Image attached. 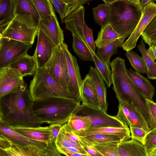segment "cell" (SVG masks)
<instances>
[{"label":"cell","instance_id":"6da1fadb","mask_svg":"<svg viewBox=\"0 0 156 156\" xmlns=\"http://www.w3.org/2000/svg\"><path fill=\"white\" fill-rule=\"evenodd\" d=\"M34 101L25 82L12 92L0 98V122L12 128L40 126L44 122L34 114Z\"/></svg>","mask_w":156,"mask_h":156},{"label":"cell","instance_id":"7a4b0ae2","mask_svg":"<svg viewBox=\"0 0 156 156\" xmlns=\"http://www.w3.org/2000/svg\"><path fill=\"white\" fill-rule=\"evenodd\" d=\"M112 74L113 89L120 102L133 104L141 111L150 128L152 117L146 98L137 89L129 76L125 60L117 57L109 64Z\"/></svg>","mask_w":156,"mask_h":156},{"label":"cell","instance_id":"3957f363","mask_svg":"<svg viewBox=\"0 0 156 156\" xmlns=\"http://www.w3.org/2000/svg\"><path fill=\"white\" fill-rule=\"evenodd\" d=\"M109 9L108 23L120 38L119 46L122 47L126 38L133 33L143 14L144 7L140 0H103Z\"/></svg>","mask_w":156,"mask_h":156},{"label":"cell","instance_id":"277c9868","mask_svg":"<svg viewBox=\"0 0 156 156\" xmlns=\"http://www.w3.org/2000/svg\"><path fill=\"white\" fill-rule=\"evenodd\" d=\"M80 105V102L59 97L34 100L35 115L44 123L50 125L67 123Z\"/></svg>","mask_w":156,"mask_h":156},{"label":"cell","instance_id":"5b68a950","mask_svg":"<svg viewBox=\"0 0 156 156\" xmlns=\"http://www.w3.org/2000/svg\"><path fill=\"white\" fill-rule=\"evenodd\" d=\"M29 90L34 100L59 97L81 101L76 96L62 88L50 76L45 67L37 68L30 81Z\"/></svg>","mask_w":156,"mask_h":156},{"label":"cell","instance_id":"8992f818","mask_svg":"<svg viewBox=\"0 0 156 156\" xmlns=\"http://www.w3.org/2000/svg\"><path fill=\"white\" fill-rule=\"evenodd\" d=\"M73 114L84 118L90 124L89 129L105 127H122L128 126L115 116L109 115L101 108L82 104L79 105Z\"/></svg>","mask_w":156,"mask_h":156},{"label":"cell","instance_id":"52a82bcc","mask_svg":"<svg viewBox=\"0 0 156 156\" xmlns=\"http://www.w3.org/2000/svg\"><path fill=\"white\" fill-rule=\"evenodd\" d=\"M44 67L50 76L62 88L72 93L66 60L62 46L56 47Z\"/></svg>","mask_w":156,"mask_h":156},{"label":"cell","instance_id":"ba28073f","mask_svg":"<svg viewBox=\"0 0 156 156\" xmlns=\"http://www.w3.org/2000/svg\"><path fill=\"white\" fill-rule=\"evenodd\" d=\"M32 44L0 37V68L7 66L19 57L27 54Z\"/></svg>","mask_w":156,"mask_h":156},{"label":"cell","instance_id":"9c48e42d","mask_svg":"<svg viewBox=\"0 0 156 156\" xmlns=\"http://www.w3.org/2000/svg\"><path fill=\"white\" fill-rule=\"evenodd\" d=\"M14 19L34 28H38L41 20L32 0H16Z\"/></svg>","mask_w":156,"mask_h":156},{"label":"cell","instance_id":"30bf717a","mask_svg":"<svg viewBox=\"0 0 156 156\" xmlns=\"http://www.w3.org/2000/svg\"><path fill=\"white\" fill-rule=\"evenodd\" d=\"M38 30L29 27L14 19L0 35V37L9 38L32 45Z\"/></svg>","mask_w":156,"mask_h":156},{"label":"cell","instance_id":"8fae6325","mask_svg":"<svg viewBox=\"0 0 156 156\" xmlns=\"http://www.w3.org/2000/svg\"><path fill=\"white\" fill-rule=\"evenodd\" d=\"M24 76L18 69L9 66L0 68V98L10 94L24 82Z\"/></svg>","mask_w":156,"mask_h":156},{"label":"cell","instance_id":"7c38bea8","mask_svg":"<svg viewBox=\"0 0 156 156\" xmlns=\"http://www.w3.org/2000/svg\"><path fill=\"white\" fill-rule=\"evenodd\" d=\"M156 14V3L151 2L145 6L142 15L135 29L124 42L123 49L127 51L135 47L137 41L148 24Z\"/></svg>","mask_w":156,"mask_h":156},{"label":"cell","instance_id":"4fadbf2b","mask_svg":"<svg viewBox=\"0 0 156 156\" xmlns=\"http://www.w3.org/2000/svg\"><path fill=\"white\" fill-rule=\"evenodd\" d=\"M38 29L44 33L56 47L63 44V30L61 28L55 14L41 19Z\"/></svg>","mask_w":156,"mask_h":156},{"label":"cell","instance_id":"5bb4252c","mask_svg":"<svg viewBox=\"0 0 156 156\" xmlns=\"http://www.w3.org/2000/svg\"><path fill=\"white\" fill-rule=\"evenodd\" d=\"M62 47L66 60L72 93L81 100V89L82 80L77 59L70 53L66 43H64Z\"/></svg>","mask_w":156,"mask_h":156},{"label":"cell","instance_id":"9a60e30c","mask_svg":"<svg viewBox=\"0 0 156 156\" xmlns=\"http://www.w3.org/2000/svg\"><path fill=\"white\" fill-rule=\"evenodd\" d=\"M37 36V43L34 55L36 59L37 68L43 67L51 57L56 47L44 33L39 29Z\"/></svg>","mask_w":156,"mask_h":156},{"label":"cell","instance_id":"2e32d148","mask_svg":"<svg viewBox=\"0 0 156 156\" xmlns=\"http://www.w3.org/2000/svg\"><path fill=\"white\" fill-rule=\"evenodd\" d=\"M85 13L84 7L81 6L66 18L63 23L66 24V29L69 30L73 35H76L90 50L86 42L84 34Z\"/></svg>","mask_w":156,"mask_h":156},{"label":"cell","instance_id":"e0dca14e","mask_svg":"<svg viewBox=\"0 0 156 156\" xmlns=\"http://www.w3.org/2000/svg\"><path fill=\"white\" fill-rule=\"evenodd\" d=\"M0 134L5 136L12 142L19 145H31L44 149L47 147L48 144L45 142L24 136L16 132L12 127L0 122Z\"/></svg>","mask_w":156,"mask_h":156},{"label":"cell","instance_id":"ac0fdd59","mask_svg":"<svg viewBox=\"0 0 156 156\" xmlns=\"http://www.w3.org/2000/svg\"><path fill=\"white\" fill-rule=\"evenodd\" d=\"M80 98L82 104L101 108L94 85L92 78L87 74L82 80Z\"/></svg>","mask_w":156,"mask_h":156},{"label":"cell","instance_id":"d6986e66","mask_svg":"<svg viewBox=\"0 0 156 156\" xmlns=\"http://www.w3.org/2000/svg\"><path fill=\"white\" fill-rule=\"evenodd\" d=\"M126 72L133 83L144 97L153 101L155 89L150 81L140 73L134 71L131 68L126 69Z\"/></svg>","mask_w":156,"mask_h":156},{"label":"cell","instance_id":"ffe728a7","mask_svg":"<svg viewBox=\"0 0 156 156\" xmlns=\"http://www.w3.org/2000/svg\"><path fill=\"white\" fill-rule=\"evenodd\" d=\"M55 10L59 14L62 23L75 11L91 0H51Z\"/></svg>","mask_w":156,"mask_h":156},{"label":"cell","instance_id":"44dd1931","mask_svg":"<svg viewBox=\"0 0 156 156\" xmlns=\"http://www.w3.org/2000/svg\"><path fill=\"white\" fill-rule=\"evenodd\" d=\"M16 132L28 138L50 143L51 129L50 126L45 127L12 128Z\"/></svg>","mask_w":156,"mask_h":156},{"label":"cell","instance_id":"7402d4cb","mask_svg":"<svg viewBox=\"0 0 156 156\" xmlns=\"http://www.w3.org/2000/svg\"><path fill=\"white\" fill-rule=\"evenodd\" d=\"M7 66L18 69L24 76L34 75L37 68L34 55L31 56L27 54L18 58Z\"/></svg>","mask_w":156,"mask_h":156},{"label":"cell","instance_id":"603a6c76","mask_svg":"<svg viewBox=\"0 0 156 156\" xmlns=\"http://www.w3.org/2000/svg\"><path fill=\"white\" fill-rule=\"evenodd\" d=\"M74 133L80 137L98 134L115 135L123 138L126 141L129 140L131 138L130 129L128 126L122 127H105L92 128Z\"/></svg>","mask_w":156,"mask_h":156},{"label":"cell","instance_id":"cb8c5ba5","mask_svg":"<svg viewBox=\"0 0 156 156\" xmlns=\"http://www.w3.org/2000/svg\"><path fill=\"white\" fill-rule=\"evenodd\" d=\"M16 0H0V35L15 17Z\"/></svg>","mask_w":156,"mask_h":156},{"label":"cell","instance_id":"d4e9b609","mask_svg":"<svg viewBox=\"0 0 156 156\" xmlns=\"http://www.w3.org/2000/svg\"><path fill=\"white\" fill-rule=\"evenodd\" d=\"M92 78L98 96L100 108L106 112L108 103L106 99V88L104 81L96 68L91 66L87 74Z\"/></svg>","mask_w":156,"mask_h":156},{"label":"cell","instance_id":"484cf974","mask_svg":"<svg viewBox=\"0 0 156 156\" xmlns=\"http://www.w3.org/2000/svg\"><path fill=\"white\" fill-rule=\"evenodd\" d=\"M118 151L120 156H149L144 145L134 139L119 144Z\"/></svg>","mask_w":156,"mask_h":156},{"label":"cell","instance_id":"4316f807","mask_svg":"<svg viewBox=\"0 0 156 156\" xmlns=\"http://www.w3.org/2000/svg\"><path fill=\"white\" fill-rule=\"evenodd\" d=\"M120 38L117 33L110 24L101 27L94 43L96 47L101 48Z\"/></svg>","mask_w":156,"mask_h":156},{"label":"cell","instance_id":"83f0119b","mask_svg":"<svg viewBox=\"0 0 156 156\" xmlns=\"http://www.w3.org/2000/svg\"><path fill=\"white\" fill-rule=\"evenodd\" d=\"M81 137L93 145L120 144L126 141L119 136L113 135L98 134Z\"/></svg>","mask_w":156,"mask_h":156},{"label":"cell","instance_id":"f1b7e54d","mask_svg":"<svg viewBox=\"0 0 156 156\" xmlns=\"http://www.w3.org/2000/svg\"><path fill=\"white\" fill-rule=\"evenodd\" d=\"M127 104L131 118L129 126L140 128L147 132L150 131L151 129L140 110L133 104Z\"/></svg>","mask_w":156,"mask_h":156},{"label":"cell","instance_id":"f546056e","mask_svg":"<svg viewBox=\"0 0 156 156\" xmlns=\"http://www.w3.org/2000/svg\"><path fill=\"white\" fill-rule=\"evenodd\" d=\"M72 48L76 55L84 61L94 62L93 55L90 50L75 35H73Z\"/></svg>","mask_w":156,"mask_h":156},{"label":"cell","instance_id":"4dcf8cb0","mask_svg":"<svg viewBox=\"0 0 156 156\" xmlns=\"http://www.w3.org/2000/svg\"><path fill=\"white\" fill-rule=\"evenodd\" d=\"M138 48L145 62L148 78L156 80V62H155L148 54L143 39L141 40L140 44L138 45Z\"/></svg>","mask_w":156,"mask_h":156},{"label":"cell","instance_id":"1f68e13d","mask_svg":"<svg viewBox=\"0 0 156 156\" xmlns=\"http://www.w3.org/2000/svg\"><path fill=\"white\" fill-rule=\"evenodd\" d=\"M119 46V41L116 40L104 47L97 48L96 54L104 62L109 65L111 57L118 52Z\"/></svg>","mask_w":156,"mask_h":156},{"label":"cell","instance_id":"d6a6232c","mask_svg":"<svg viewBox=\"0 0 156 156\" xmlns=\"http://www.w3.org/2000/svg\"><path fill=\"white\" fill-rule=\"evenodd\" d=\"M93 18L95 23L101 27L109 23V9L107 3L100 4L92 8Z\"/></svg>","mask_w":156,"mask_h":156},{"label":"cell","instance_id":"836d02e7","mask_svg":"<svg viewBox=\"0 0 156 156\" xmlns=\"http://www.w3.org/2000/svg\"><path fill=\"white\" fill-rule=\"evenodd\" d=\"M93 57L96 68L106 83L108 87H109L112 84V74L109 65L102 61L96 53L93 55Z\"/></svg>","mask_w":156,"mask_h":156},{"label":"cell","instance_id":"e575fe53","mask_svg":"<svg viewBox=\"0 0 156 156\" xmlns=\"http://www.w3.org/2000/svg\"><path fill=\"white\" fill-rule=\"evenodd\" d=\"M66 124L74 133L82 132L89 129L90 124L83 117L73 114Z\"/></svg>","mask_w":156,"mask_h":156},{"label":"cell","instance_id":"d590c367","mask_svg":"<svg viewBox=\"0 0 156 156\" xmlns=\"http://www.w3.org/2000/svg\"><path fill=\"white\" fill-rule=\"evenodd\" d=\"M142 38L150 46H156V14L141 34Z\"/></svg>","mask_w":156,"mask_h":156},{"label":"cell","instance_id":"8d00e7d4","mask_svg":"<svg viewBox=\"0 0 156 156\" xmlns=\"http://www.w3.org/2000/svg\"><path fill=\"white\" fill-rule=\"evenodd\" d=\"M125 55L136 72L146 73L147 67L142 57L140 56L132 50L126 52Z\"/></svg>","mask_w":156,"mask_h":156},{"label":"cell","instance_id":"74e56055","mask_svg":"<svg viewBox=\"0 0 156 156\" xmlns=\"http://www.w3.org/2000/svg\"><path fill=\"white\" fill-rule=\"evenodd\" d=\"M41 19L55 14L51 0H32Z\"/></svg>","mask_w":156,"mask_h":156},{"label":"cell","instance_id":"f35d334b","mask_svg":"<svg viewBox=\"0 0 156 156\" xmlns=\"http://www.w3.org/2000/svg\"><path fill=\"white\" fill-rule=\"evenodd\" d=\"M119 144L92 145L104 156H120L118 151Z\"/></svg>","mask_w":156,"mask_h":156},{"label":"cell","instance_id":"ab89813d","mask_svg":"<svg viewBox=\"0 0 156 156\" xmlns=\"http://www.w3.org/2000/svg\"><path fill=\"white\" fill-rule=\"evenodd\" d=\"M55 144L57 148L72 147L80 150H85L80 144L72 140L60 132Z\"/></svg>","mask_w":156,"mask_h":156},{"label":"cell","instance_id":"60d3db41","mask_svg":"<svg viewBox=\"0 0 156 156\" xmlns=\"http://www.w3.org/2000/svg\"><path fill=\"white\" fill-rule=\"evenodd\" d=\"M118 108V113L115 116L125 125L129 126L131 118L127 104L123 102H120Z\"/></svg>","mask_w":156,"mask_h":156},{"label":"cell","instance_id":"b9f144b4","mask_svg":"<svg viewBox=\"0 0 156 156\" xmlns=\"http://www.w3.org/2000/svg\"><path fill=\"white\" fill-rule=\"evenodd\" d=\"M84 34L86 42L93 55L96 54V46L94 41L93 30L85 23L83 27Z\"/></svg>","mask_w":156,"mask_h":156},{"label":"cell","instance_id":"7bdbcfd3","mask_svg":"<svg viewBox=\"0 0 156 156\" xmlns=\"http://www.w3.org/2000/svg\"><path fill=\"white\" fill-rule=\"evenodd\" d=\"M144 145L148 154L156 147V128L149 132L146 136Z\"/></svg>","mask_w":156,"mask_h":156},{"label":"cell","instance_id":"ee69618b","mask_svg":"<svg viewBox=\"0 0 156 156\" xmlns=\"http://www.w3.org/2000/svg\"><path fill=\"white\" fill-rule=\"evenodd\" d=\"M129 128L131 139L136 140L144 145L146 136L149 132L138 127L130 126Z\"/></svg>","mask_w":156,"mask_h":156},{"label":"cell","instance_id":"f6af8a7d","mask_svg":"<svg viewBox=\"0 0 156 156\" xmlns=\"http://www.w3.org/2000/svg\"><path fill=\"white\" fill-rule=\"evenodd\" d=\"M15 144L17 145L27 156H44L42 152V150L43 149L31 145H20Z\"/></svg>","mask_w":156,"mask_h":156},{"label":"cell","instance_id":"bcb514c9","mask_svg":"<svg viewBox=\"0 0 156 156\" xmlns=\"http://www.w3.org/2000/svg\"><path fill=\"white\" fill-rule=\"evenodd\" d=\"M78 136L80 139V144L89 156H104L97 150L92 144L85 140L82 137Z\"/></svg>","mask_w":156,"mask_h":156},{"label":"cell","instance_id":"7dc6e473","mask_svg":"<svg viewBox=\"0 0 156 156\" xmlns=\"http://www.w3.org/2000/svg\"><path fill=\"white\" fill-rule=\"evenodd\" d=\"M73 141L80 144V137L76 135L68 126L66 123L63 125L60 131Z\"/></svg>","mask_w":156,"mask_h":156},{"label":"cell","instance_id":"c3c4849f","mask_svg":"<svg viewBox=\"0 0 156 156\" xmlns=\"http://www.w3.org/2000/svg\"><path fill=\"white\" fill-rule=\"evenodd\" d=\"M149 110L152 117L151 130L156 128V103L152 100L146 99Z\"/></svg>","mask_w":156,"mask_h":156},{"label":"cell","instance_id":"681fc988","mask_svg":"<svg viewBox=\"0 0 156 156\" xmlns=\"http://www.w3.org/2000/svg\"><path fill=\"white\" fill-rule=\"evenodd\" d=\"M62 126V125L58 124H54L50 125L51 129L50 143H55Z\"/></svg>","mask_w":156,"mask_h":156},{"label":"cell","instance_id":"f907efd6","mask_svg":"<svg viewBox=\"0 0 156 156\" xmlns=\"http://www.w3.org/2000/svg\"><path fill=\"white\" fill-rule=\"evenodd\" d=\"M11 147V142L4 135L0 134V149L5 150Z\"/></svg>","mask_w":156,"mask_h":156},{"label":"cell","instance_id":"816d5d0a","mask_svg":"<svg viewBox=\"0 0 156 156\" xmlns=\"http://www.w3.org/2000/svg\"><path fill=\"white\" fill-rule=\"evenodd\" d=\"M57 148L61 153L63 152L72 153H79L88 155L87 152L85 150H80L74 147H71Z\"/></svg>","mask_w":156,"mask_h":156},{"label":"cell","instance_id":"f5cc1de1","mask_svg":"<svg viewBox=\"0 0 156 156\" xmlns=\"http://www.w3.org/2000/svg\"><path fill=\"white\" fill-rule=\"evenodd\" d=\"M148 54L154 61L156 59V46L152 45L147 50Z\"/></svg>","mask_w":156,"mask_h":156},{"label":"cell","instance_id":"db71d44e","mask_svg":"<svg viewBox=\"0 0 156 156\" xmlns=\"http://www.w3.org/2000/svg\"><path fill=\"white\" fill-rule=\"evenodd\" d=\"M11 147L20 156H27L17 145L12 142Z\"/></svg>","mask_w":156,"mask_h":156},{"label":"cell","instance_id":"11a10c76","mask_svg":"<svg viewBox=\"0 0 156 156\" xmlns=\"http://www.w3.org/2000/svg\"><path fill=\"white\" fill-rule=\"evenodd\" d=\"M5 151L7 152L9 156H20L12 147Z\"/></svg>","mask_w":156,"mask_h":156},{"label":"cell","instance_id":"9f6ffc18","mask_svg":"<svg viewBox=\"0 0 156 156\" xmlns=\"http://www.w3.org/2000/svg\"><path fill=\"white\" fill-rule=\"evenodd\" d=\"M66 156H89L88 155L79 153L63 152L62 153Z\"/></svg>","mask_w":156,"mask_h":156},{"label":"cell","instance_id":"6f0895ef","mask_svg":"<svg viewBox=\"0 0 156 156\" xmlns=\"http://www.w3.org/2000/svg\"><path fill=\"white\" fill-rule=\"evenodd\" d=\"M156 0H140V5L143 7H144L147 4L154 2H156Z\"/></svg>","mask_w":156,"mask_h":156},{"label":"cell","instance_id":"680465c9","mask_svg":"<svg viewBox=\"0 0 156 156\" xmlns=\"http://www.w3.org/2000/svg\"><path fill=\"white\" fill-rule=\"evenodd\" d=\"M0 156H9V155L5 151L0 149Z\"/></svg>","mask_w":156,"mask_h":156},{"label":"cell","instance_id":"91938a15","mask_svg":"<svg viewBox=\"0 0 156 156\" xmlns=\"http://www.w3.org/2000/svg\"><path fill=\"white\" fill-rule=\"evenodd\" d=\"M149 156H156V147L148 154Z\"/></svg>","mask_w":156,"mask_h":156},{"label":"cell","instance_id":"94428289","mask_svg":"<svg viewBox=\"0 0 156 156\" xmlns=\"http://www.w3.org/2000/svg\"><path fill=\"white\" fill-rule=\"evenodd\" d=\"M43 153V156H48V155H46V154H44V153Z\"/></svg>","mask_w":156,"mask_h":156}]
</instances>
